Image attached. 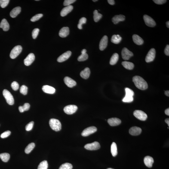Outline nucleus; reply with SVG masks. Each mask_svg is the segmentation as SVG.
I'll list each match as a JSON object with an SVG mask.
<instances>
[{"label": "nucleus", "instance_id": "nucleus-1", "mask_svg": "<svg viewBox=\"0 0 169 169\" xmlns=\"http://www.w3.org/2000/svg\"><path fill=\"white\" fill-rule=\"evenodd\" d=\"M133 81L134 83L135 86L139 89L144 90L148 88L147 82L141 76H135L133 77Z\"/></svg>", "mask_w": 169, "mask_h": 169}, {"label": "nucleus", "instance_id": "nucleus-2", "mask_svg": "<svg viewBox=\"0 0 169 169\" xmlns=\"http://www.w3.org/2000/svg\"><path fill=\"white\" fill-rule=\"evenodd\" d=\"M126 95L125 97L122 99V101L124 103H130L133 101V96L134 93L131 89L126 88L125 89Z\"/></svg>", "mask_w": 169, "mask_h": 169}, {"label": "nucleus", "instance_id": "nucleus-3", "mask_svg": "<svg viewBox=\"0 0 169 169\" xmlns=\"http://www.w3.org/2000/svg\"><path fill=\"white\" fill-rule=\"evenodd\" d=\"M50 126L51 128L54 131L57 132L62 129V124L58 120L52 118L49 121Z\"/></svg>", "mask_w": 169, "mask_h": 169}, {"label": "nucleus", "instance_id": "nucleus-4", "mask_svg": "<svg viewBox=\"0 0 169 169\" xmlns=\"http://www.w3.org/2000/svg\"><path fill=\"white\" fill-rule=\"evenodd\" d=\"M3 94L6 100L7 103L9 105H12L14 104V98L9 91L6 89H4L3 91Z\"/></svg>", "mask_w": 169, "mask_h": 169}, {"label": "nucleus", "instance_id": "nucleus-5", "mask_svg": "<svg viewBox=\"0 0 169 169\" xmlns=\"http://www.w3.org/2000/svg\"><path fill=\"white\" fill-rule=\"evenodd\" d=\"M22 50V48L21 45H17L10 52V57L12 59L16 58L21 52Z\"/></svg>", "mask_w": 169, "mask_h": 169}, {"label": "nucleus", "instance_id": "nucleus-6", "mask_svg": "<svg viewBox=\"0 0 169 169\" xmlns=\"http://www.w3.org/2000/svg\"><path fill=\"white\" fill-rule=\"evenodd\" d=\"M133 115L137 119L141 121H145L148 118L147 114L143 111L141 110H136L134 111L133 112Z\"/></svg>", "mask_w": 169, "mask_h": 169}, {"label": "nucleus", "instance_id": "nucleus-7", "mask_svg": "<svg viewBox=\"0 0 169 169\" xmlns=\"http://www.w3.org/2000/svg\"><path fill=\"white\" fill-rule=\"evenodd\" d=\"M78 109V106L75 105H70L65 106L64 112L67 114L71 115L75 113Z\"/></svg>", "mask_w": 169, "mask_h": 169}, {"label": "nucleus", "instance_id": "nucleus-8", "mask_svg": "<svg viewBox=\"0 0 169 169\" xmlns=\"http://www.w3.org/2000/svg\"><path fill=\"white\" fill-rule=\"evenodd\" d=\"M100 144L97 142H95L87 144L84 146L85 149L90 150H97L100 149Z\"/></svg>", "mask_w": 169, "mask_h": 169}, {"label": "nucleus", "instance_id": "nucleus-9", "mask_svg": "<svg viewBox=\"0 0 169 169\" xmlns=\"http://www.w3.org/2000/svg\"><path fill=\"white\" fill-rule=\"evenodd\" d=\"M97 128L94 126L87 127L81 133V135L83 137H87L97 132Z\"/></svg>", "mask_w": 169, "mask_h": 169}, {"label": "nucleus", "instance_id": "nucleus-10", "mask_svg": "<svg viewBox=\"0 0 169 169\" xmlns=\"http://www.w3.org/2000/svg\"><path fill=\"white\" fill-rule=\"evenodd\" d=\"M143 19L145 24L148 26L153 27L156 25V23L153 19L147 15L144 16Z\"/></svg>", "mask_w": 169, "mask_h": 169}, {"label": "nucleus", "instance_id": "nucleus-11", "mask_svg": "<svg viewBox=\"0 0 169 169\" xmlns=\"http://www.w3.org/2000/svg\"><path fill=\"white\" fill-rule=\"evenodd\" d=\"M155 50L154 48L151 49L148 53L145 58L146 63H149L153 61L155 58Z\"/></svg>", "mask_w": 169, "mask_h": 169}, {"label": "nucleus", "instance_id": "nucleus-12", "mask_svg": "<svg viewBox=\"0 0 169 169\" xmlns=\"http://www.w3.org/2000/svg\"><path fill=\"white\" fill-rule=\"evenodd\" d=\"M133 55V53L127 48L125 47L122 49L121 51V56L124 60H128Z\"/></svg>", "mask_w": 169, "mask_h": 169}, {"label": "nucleus", "instance_id": "nucleus-13", "mask_svg": "<svg viewBox=\"0 0 169 169\" xmlns=\"http://www.w3.org/2000/svg\"><path fill=\"white\" fill-rule=\"evenodd\" d=\"M35 56L33 53H31L28 55L24 60V63L26 66H29L33 63L35 60Z\"/></svg>", "mask_w": 169, "mask_h": 169}, {"label": "nucleus", "instance_id": "nucleus-14", "mask_svg": "<svg viewBox=\"0 0 169 169\" xmlns=\"http://www.w3.org/2000/svg\"><path fill=\"white\" fill-rule=\"evenodd\" d=\"M72 55V52L70 51H68L63 53L58 58L57 61L59 63H62L67 60Z\"/></svg>", "mask_w": 169, "mask_h": 169}, {"label": "nucleus", "instance_id": "nucleus-15", "mask_svg": "<svg viewBox=\"0 0 169 169\" xmlns=\"http://www.w3.org/2000/svg\"><path fill=\"white\" fill-rule=\"evenodd\" d=\"M108 43V37L106 35H105L102 39L99 44V49L101 50H103L106 49Z\"/></svg>", "mask_w": 169, "mask_h": 169}, {"label": "nucleus", "instance_id": "nucleus-16", "mask_svg": "<svg viewBox=\"0 0 169 169\" xmlns=\"http://www.w3.org/2000/svg\"><path fill=\"white\" fill-rule=\"evenodd\" d=\"M64 82L68 87L72 88L76 85V81L69 77L66 76L64 78Z\"/></svg>", "mask_w": 169, "mask_h": 169}, {"label": "nucleus", "instance_id": "nucleus-17", "mask_svg": "<svg viewBox=\"0 0 169 169\" xmlns=\"http://www.w3.org/2000/svg\"><path fill=\"white\" fill-rule=\"evenodd\" d=\"M107 122L110 125L112 126H115L120 125L121 124V121L119 118H112L108 119Z\"/></svg>", "mask_w": 169, "mask_h": 169}, {"label": "nucleus", "instance_id": "nucleus-18", "mask_svg": "<svg viewBox=\"0 0 169 169\" xmlns=\"http://www.w3.org/2000/svg\"><path fill=\"white\" fill-rule=\"evenodd\" d=\"M142 129L137 127H132L130 129L129 132L130 134L133 136H137L140 134L142 132Z\"/></svg>", "mask_w": 169, "mask_h": 169}, {"label": "nucleus", "instance_id": "nucleus-19", "mask_svg": "<svg viewBox=\"0 0 169 169\" xmlns=\"http://www.w3.org/2000/svg\"><path fill=\"white\" fill-rule=\"evenodd\" d=\"M125 19V16L123 15L115 16L112 19V22L114 24H117L119 22L124 21Z\"/></svg>", "mask_w": 169, "mask_h": 169}, {"label": "nucleus", "instance_id": "nucleus-20", "mask_svg": "<svg viewBox=\"0 0 169 169\" xmlns=\"http://www.w3.org/2000/svg\"><path fill=\"white\" fill-rule=\"evenodd\" d=\"M42 90L44 93L48 94H53L55 93L56 90L54 87L48 85H44L42 87Z\"/></svg>", "mask_w": 169, "mask_h": 169}, {"label": "nucleus", "instance_id": "nucleus-21", "mask_svg": "<svg viewBox=\"0 0 169 169\" xmlns=\"http://www.w3.org/2000/svg\"><path fill=\"white\" fill-rule=\"evenodd\" d=\"M145 165L148 167L150 168L152 167L154 163V160L152 157L150 156L145 157L144 159Z\"/></svg>", "mask_w": 169, "mask_h": 169}, {"label": "nucleus", "instance_id": "nucleus-22", "mask_svg": "<svg viewBox=\"0 0 169 169\" xmlns=\"http://www.w3.org/2000/svg\"><path fill=\"white\" fill-rule=\"evenodd\" d=\"M73 9V6L70 5L64 7L62 10L60 12V15L62 17L66 16L69 13H70Z\"/></svg>", "mask_w": 169, "mask_h": 169}, {"label": "nucleus", "instance_id": "nucleus-23", "mask_svg": "<svg viewBox=\"0 0 169 169\" xmlns=\"http://www.w3.org/2000/svg\"><path fill=\"white\" fill-rule=\"evenodd\" d=\"M69 29L68 27H63L61 29L59 32V35L62 38L66 37L69 35Z\"/></svg>", "mask_w": 169, "mask_h": 169}, {"label": "nucleus", "instance_id": "nucleus-24", "mask_svg": "<svg viewBox=\"0 0 169 169\" xmlns=\"http://www.w3.org/2000/svg\"><path fill=\"white\" fill-rule=\"evenodd\" d=\"M90 70L89 68L87 67L84 70L81 71L80 73V76L83 79H87L90 76Z\"/></svg>", "mask_w": 169, "mask_h": 169}, {"label": "nucleus", "instance_id": "nucleus-25", "mask_svg": "<svg viewBox=\"0 0 169 169\" xmlns=\"http://www.w3.org/2000/svg\"><path fill=\"white\" fill-rule=\"evenodd\" d=\"M0 28H2L5 32L8 31L10 29V25L5 19H3L0 24Z\"/></svg>", "mask_w": 169, "mask_h": 169}, {"label": "nucleus", "instance_id": "nucleus-26", "mask_svg": "<svg viewBox=\"0 0 169 169\" xmlns=\"http://www.w3.org/2000/svg\"><path fill=\"white\" fill-rule=\"evenodd\" d=\"M21 11V8L20 7H17L13 9L10 12V16L13 18H14L20 14Z\"/></svg>", "mask_w": 169, "mask_h": 169}, {"label": "nucleus", "instance_id": "nucleus-27", "mask_svg": "<svg viewBox=\"0 0 169 169\" xmlns=\"http://www.w3.org/2000/svg\"><path fill=\"white\" fill-rule=\"evenodd\" d=\"M133 39L135 43L137 45H142L143 43V40L138 35H133Z\"/></svg>", "mask_w": 169, "mask_h": 169}, {"label": "nucleus", "instance_id": "nucleus-28", "mask_svg": "<svg viewBox=\"0 0 169 169\" xmlns=\"http://www.w3.org/2000/svg\"><path fill=\"white\" fill-rule=\"evenodd\" d=\"M121 64L124 68L129 70H132L134 67V64L131 62L124 61Z\"/></svg>", "mask_w": 169, "mask_h": 169}, {"label": "nucleus", "instance_id": "nucleus-29", "mask_svg": "<svg viewBox=\"0 0 169 169\" xmlns=\"http://www.w3.org/2000/svg\"><path fill=\"white\" fill-rule=\"evenodd\" d=\"M122 38L119 35H113L111 38V41L114 44H118L120 42Z\"/></svg>", "mask_w": 169, "mask_h": 169}, {"label": "nucleus", "instance_id": "nucleus-30", "mask_svg": "<svg viewBox=\"0 0 169 169\" xmlns=\"http://www.w3.org/2000/svg\"><path fill=\"white\" fill-rule=\"evenodd\" d=\"M119 59V55L117 53H115L111 57L110 64L112 65H114L117 63Z\"/></svg>", "mask_w": 169, "mask_h": 169}, {"label": "nucleus", "instance_id": "nucleus-31", "mask_svg": "<svg viewBox=\"0 0 169 169\" xmlns=\"http://www.w3.org/2000/svg\"><path fill=\"white\" fill-rule=\"evenodd\" d=\"M111 152L113 156L115 157L118 154V149L116 144L113 142L111 146Z\"/></svg>", "mask_w": 169, "mask_h": 169}, {"label": "nucleus", "instance_id": "nucleus-32", "mask_svg": "<svg viewBox=\"0 0 169 169\" xmlns=\"http://www.w3.org/2000/svg\"><path fill=\"white\" fill-rule=\"evenodd\" d=\"M93 18L95 22H97L98 21L102 18L103 15L99 13L97 10H95L93 12Z\"/></svg>", "mask_w": 169, "mask_h": 169}, {"label": "nucleus", "instance_id": "nucleus-33", "mask_svg": "<svg viewBox=\"0 0 169 169\" xmlns=\"http://www.w3.org/2000/svg\"><path fill=\"white\" fill-rule=\"evenodd\" d=\"M35 146V143H32L29 144L26 147L25 149V152L26 154H29L34 148Z\"/></svg>", "mask_w": 169, "mask_h": 169}, {"label": "nucleus", "instance_id": "nucleus-34", "mask_svg": "<svg viewBox=\"0 0 169 169\" xmlns=\"http://www.w3.org/2000/svg\"><path fill=\"white\" fill-rule=\"evenodd\" d=\"M10 155L8 153H4L0 154V158L4 162H7L10 158Z\"/></svg>", "mask_w": 169, "mask_h": 169}, {"label": "nucleus", "instance_id": "nucleus-35", "mask_svg": "<svg viewBox=\"0 0 169 169\" xmlns=\"http://www.w3.org/2000/svg\"><path fill=\"white\" fill-rule=\"evenodd\" d=\"M48 167V162L46 160L41 162L39 165L38 169H47Z\"/></svg>", "mask_w": 169, "mask_h": 169}, {"label": "nucleus", "instance_id": "nucleus-36", "mask_svg": "<svg viewBox=\"0 0 169 169\" xmlns=\"http://www.w3.org/2000/svg\"><path fill=\"white\" fill-rule=\"evenodd\" d=\"M72 164L69 163H66L61 165L59 169H72Z\"/></svg>", "mask_w": 169, "mask_h": 169}, {"label": "nucleus", "instance_id": "nucleus-37", "mask_svg": "<svg viewBox=\"0 0 169 169\" xmlns=\"http://www.w3.org/2000/svg\"><path fill=\"white\" fill-rule=\"evenodd\" d=\"M88 55L87 53L81 54L80 56H79L78 60L79 62L84 61L87 60L88 58Z\"/></svg>", "mask_w": 169, "mask_h": 169}, {"label": "nucleus", "instance_id": "nucleus-38", "mask_svg": "<svg viewBox=\"0 0 169 169\" xmlns=\"http://www.w3.org/2000/svg\"><path fill=\"white\" fill-rule=\"evenodd\" d=\"M87 21V19L85 17H82L80 19L78 25V28L79 29H82V25L83 24H85Z\"/></svg>", "mask_w": 169, "mask_h": 169}, {"label": "nucleus", "instance_id": "nucleus-39", "mask_svg": "<svg viewBox=\"0 0 169 169\" xmlns=\"http://www.w3.org/2000/svg\"><path fill=\"white\" fill-rule=\"evenodd\" d=\"M43 15L42 14H39L35 15L34 16L30 19V20L32 22H35L39 20V19L42 17Z\"/></svg>", "mask_w": 169, "mask_h": 169}, {"label": "nucleus", "instance_id": "nucleus-40", "mask_svg": "<svg viewBox=\"0 0 169 169\" xmlns=\"http://www.w3.org/2000/svg\"><path fill=\"white\" fill-rule=\"evenodd\" d=\"M20 93L24 95L27 94L28 92V87L24 85H22L20 87Z\"/></svg>", "mask_w": 169, "mask_h": 169}, {"label": "nucleus", "instance_id": "nucleus-41", "mask_svg": "<svg viewBox=\"0 0 169 169\" xmlns=\"http://www.w3.org/2000/svg\"><path fill=\"white\" fill-rule=\"evenodd\" d=\"M9 0H0V5L2 8H4L8 5Z\"/></svg>", "mask_w": 169, "mask_h": 169}, {"label": "nucleus", "instance_id": "nucleus-42", "mask_svg": "<svg viewBox=\"0 0 169 169\" xmlns=\"http://www.w3.org/2000/svg\"><path fill=\"white\" fill-rule=\"evenodd\" d=\"M40 29L38 28H35L33 30L32 32V36L33 39H35L38 35Z\"/></svg>", "mask_w": 169, "mask_h": 169}, {"label": "nucleus", "instance_id": "nucleus-43", "mask_svg": "<svg viewBox=\"0 0 169 169\" xmlns=\"http://www.w3.org/2000/svg\"><path fill=\"white\" fill-rule=\"evenodd\" d=\"M11 87L12 88L14 91H17L19 88V84L16 81H14L11 84Z\"/></svg>", "mask_w": 169, "mask_h": 169}, {"label": "nucleus", "instance_id": "nucleus-44", "mask_svg": "<svg viewBox=\"0 0 169 169\" xmlns=\"http://www.w3.org/2000/svg\"><path fill=\"white\" fill-rule=\"evenodd\" d=\"M34 122L33 121H31L26 126V131H30L32 129L33 127Z\"/></svg>", "mask_w": 169, "mask_h": 169}, {"label": "nucleus", "instance_id": "nucleus-45", "mask_svg": "<svg viewBox=\"0 0 169 169\" xmlns=\"http://www.w3.org/2000/svg\"><path fill=\"white\" fill-rule=\"evenodd\" d=\"M11 134V132L10 131H7L4 132L1 135V137L2 139L5 138L9 137Z\"/></svg>", "mask_w": 169, "mask_h": 169}, {"label": "nucleus", "instance_id": "nucleus-46", "mask_svg": "<svg viewBox=\"0 0 169 169\" xmlns=\"http://www.w3.org/2000/svg\"><path fill=\"white\" fill-rule=\"evenodd\" d=\"M75 0H65L64 2V5L65 6H68L75 2Z\"/></svg>", "mask_w": 169, "mask_h": 169}, {"label": "nucleus", "instance_id": "nucleus-47", "mask_svg": "<svg viewBox=\"0 0 169 169\" xmlns=\"http://www.w3.org/2000/svg\"><path fill=\"white\" fill-rule=\"evenodd\" d=\"M24 111V112L25 111H27L29 110L30 108V105L29 103H25L23 106H22Z\"/></svg>", "mask_w": 169, "mask_h": 169}, {"label": "nucleus", "instance_id": "nucleus-48", "mask_svg": "<svg viewBox=\"0 0 169 169\" xmlns=\"http://www.w3.org/2000/svg\"><path fill=\"white\" fill-rule=\"evenodd\" d=\"M153 1L155 3L158 4H162L167 2L165 0H153Z\"/></svg>", "mask_w": 169, "mask_h": 169}, {"label": "nucleus", "instance_id": "nucleus-49", "mask_svg": "<svg viewBox=\"0 0 169 169\" xmlns=\"http://www.w3.org/2000/svg\"><path fill=\"white\" fill-rule=\"evenodd\" d=\"M164 53L166 55L169 56V45L167 44L166 46L165 50H164Z\"/></svg>", "mask_w": 169, "mask_h": 169}, {"label": "nucleus", "instance_id": "nucleus-50", "mask_svg": "<svg viewBox=\"0 0 169 169\" xmlns=\"http://www.w3.org/2000/svg\"><path fill=\"white\" fill-rule=\"evenodd\" d=\"M107 1L111 5H113L115 4V1L114 0H108Z\"/></svg>", "mask_w": 169, "mask_h": 169}, {"label": "nucleus", "instance_id": "nucleus-51", "mask_svg": "<svg viewBox=\"0 0 169 169\" xmlns=\"http://www.w3.org/2000/svg\"><path fill=\"white\" fill-rule=\"evenodd\" d=\"M19 111L20 112H24V111L23 108H22V106H20L19 107Z\"/></svg>", "mask_w": 169, "mask_h": 169}, {"label": "nucleus", "instance_id": "nucleus-52", "mask_svg": "<svg viewBox=\"0 0 169 169\" xmlns=\"http://www.w3.org/2000/svg\"><path fill=\"white\" fill-rule=\"evenodd\" d=\"M165 113L166 115L169 116V109H167L165 111Z\"/></svg>", "mask_w": 169, "mask_h": 169}, {"label": "nucleus", "instance_id": "nucleus-53", "mask_svg": "<svg viewBox=\"0 0 169 169\" xmlns=\"http://www.w3.org/2000/svg\"><path fill=\"white\" fill-rule=\"evenodd\" d=\"M165 94L166 96H167V97H169V91L168 90V91H165Z\"/></svg>", "mask_w": 169, "mask_h": 169}, {"label": "nucleus", "instance_id": "nucleus-54", "mask_svg": "<svg viewBox=\"0 0 169 169\" xmlns=\"http://www.w3.org/2000/svg\"><path fill=\"white\" fill-rule=\"evenodd\" d=\"M165 122L167 123L168 126H169V118H167L165 120Z\"/></svg>", "mask_w": 169, "mask_h": 169}, {"label": "nucleus", "instance_id": "nucleus-55", "mask_svg": "<svg viewBox=\"0 0 169 169\" xmlns=\"http://www.w3.org/2000/svg\"><path fill=\"white\" fill-rule=\"evenodd\" d=\"M86 50L85 49H83L82 50V51H81V54H85V53H86Z\"/></svg>", "mask_w": 169, "mask_h": 169}, {"label": "nucleus", "instance_id": "nucleus-56", "mask_svg": "<svg viewBox=\"0 0 169 169\" xmlns=\"http://www.w3.org/2000/svg\"><path fill=\"white\" fill-rule=\"evenodd\" d=\"M166 26L168 28H169V21H167L166 23Z\"/></svg>", "mask_w": 169, "mask_h": 169}, {"label": "nucleus", "instance_id": "nucleus-57", "mask_svg": "<svg viewBox=\"0 0 169 169\" xmlns=\"http://www.w3.org/2000/svg\"><path fill=\"white\" fill-rule=\"evenodd\" d=\"M93 2H96V1H98L97 0H96V1H94V0H93Z\"/></svg>", "mask_w": 169, "mask_h": 169}, {"label": "nucleus", "instance_id": "nucleus-58", "mask_svg": "<svg viewBox=\"0 0 169 169\" xmlns=\"http://www.w3.org/2000/svg\"><path fill=\"white\" fill-rule=\"evenodd\" d=\"M107 169H114L112 168H107Z\"/></svg>", "mask_w": 169, "mask_h": 169}]
</instances>
